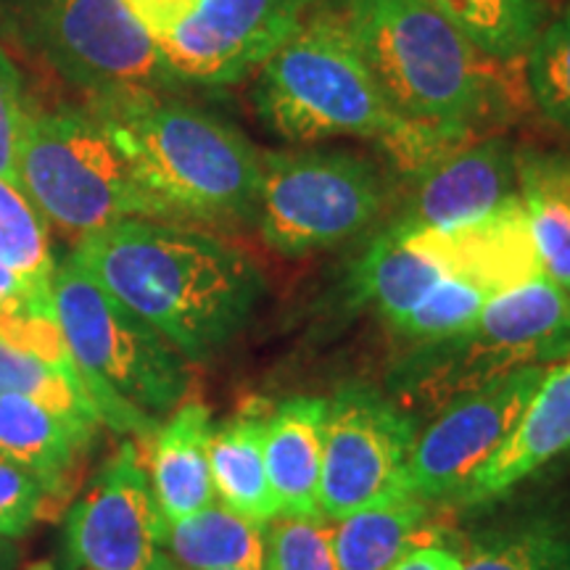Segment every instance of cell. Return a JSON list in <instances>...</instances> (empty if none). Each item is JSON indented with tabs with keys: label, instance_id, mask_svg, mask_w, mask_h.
<instances>
[{
	"label": "cell",
	"instance_id": "5b68a950",
	"mask_svg": "<svg viewBox=\"0 0 570 570\" xmlns=\"http://www.w3.org/2000/svg\"><path fill=\"white\" fill-rule=\"evenodd\" d=\"M53 306L98 420L151 439L190 391V362L104 291L71 256L56 265Z\"/></svg>",
	"mask_w": 570,
	"mask_h": 570
},
{
	"label": "cell",
	"instance_id": "30bf717a",
	"mask_svg": "<svg viewBox=\"0 0 570 570\" xmlns=\"http://www.w3.org/2000/svg\"><path fill=\"white\" fill-rule=\"evenodd\" d=\"M417 423L373 386L338 389L327 399L320 510L325 520L352 515L402 491Z\"/></svg>",
	"mask_w": 570,
	"mask_h": 570
},
{
	"label": "cell",
	"instance_id": "4fadbf2b",
	"mask_svg": "<svg viewBox=\"0 0 570 570\" xmlns=\"http://www.w3.org/2000/svg\"><path fill=\"white\" fill-rule=\"evenodd\" d=\"M164 518L146 462L125 441L67 515V550L82 570H180L161 547Z\"/></svg>",
	"mask_w": 570,
	"mask_h": 570
},
{
	"label": "cell",
	"instance_id": "7c38bea8",
	"mask_svg": "<svg viewBox=\"0 0 570 570\" xmlns=\"http://www.w3.org/2000/svg\"><path fill=\"white\" fill-rule=\"evenodd\" d=\"M317 0H196L156 42L180 88H233L262 69Z\"/></svg>",
	"mask_w": 570,
	"mask_h": 570
},
{
	"label": "cell",
	"instance_id": "4dcf8cb0",
	"mask_svg": "<svg viewBox=\"0 0 570 570\" xmlns=\"http://www.w3.org/2000/svg\"><path fill=\"white\" fill-rule=\"evenodd\" d=\"M262 570H338L327 520L288 515L269 520Z\"/></svg>",
	"mask_w": 570,
	"mask_h": 570
},
{
	"label": "cell",
	"instance_id": "44dd1931",
	"mask_svg": "<svg viewBox=\"0 0 570 570\" xmlns=\"http://www.w3.org/2000/svg\"><path fill=\"white\" fill-rule=\"evenodd\" d=\"M265 420L262 404H248L214 428L209 444L214 494L225 508L256 523L281 515L265 462Z\"/></svg>",
	"mask_w": 570,
	"mask_h": 570
},
{
	"label": "cell",
	"instance_id": "836d02e7",
	"mask_svg": "<svg viewBox=\"0 0 570 570\" xmlns=\"http://www.w3.org/2000/svg\"><path fill=\"white\" fill-rule=\"evenodd\" d=\"M132 17L146 27V32L154 40H159L164 32H169L185 13L196 6V0H125Z\"/></svg>",
	"mask_w": 570,
	"mask_h": 570
},
{
	"label": "cell",
	"instance_id": "83f0119b",
	"mask_svg": "<svg viewBox=\"0 0 570 570\" xmlns=\"http://www.w3.org/2000/svg\"><path fill=\"white\" fill-rule=\"evenodd\" d=\"M0 394L24 396L61 415L101 423L77 367H59L6 341H0Z\"/></svg>",
	"mask_w": 570,
	"mask_h": 570
},
{
	"label": "cell",
	"instance_id": "1f68e13d",
	"mask_svg": "<svg viewBox=\"0 0 570 570\" xmlns=\"http://www.w3.org/2000/svg\"><path fill=\"white\" fill-rule=\"evenodd\" d=\"M51 510L46 491L17 462L0 454V537L21 539Z\"/></svg>",
	"mask_w": 570,
	"mask_h": 570
},
{
	"label": "cell",
	"instance_id": "f546056e",
	"mask_svg": "<svg viewBox=\"0 0 570 570\" xmlns=\"http://www.w3.org/2000/svg\"><path fill=\"white\" fill-rule=\"evenodd\" d=\"M494 296L487 285L470 281L465 275L449 273L436 288L420 302L407 317L394 327V333L410 346L431 344L465 327L479 317L483 304Z\"/></svg>",
	"mask_w": 570,
	"mask_h": 570
},
{
	"label": "cell",
	"instance_id": "7a4b0ae2",
	"mask_svg": "<svg viewBox=\"0 0 570 570\" xmlns=\"http://www.w3.org/2000/svg\"><path fill=\"white\" fill-rule=\"evenodd\" d=\"M254 77L256 117L291 146L375 140L410 175L449 151L391 109L344 0H317Z\"/></svg>",
	"mask_w": 570,
	"mask_h": 570
},
{
	"label": "cell",
	"instance_id": "d4e9b609",
	"mask_svg": "<svg viewBox=\"0 0 570 570\" xmlns=\"http://www.w3.org/2000/svg\"><path fill=\"white\" fill-rule=\"evenodd\" d=\"M502 67L523 61L547 24L544 0H423Z\"/></svg>",
	"mask_w": 570,
	"mask_h": 570
},
{
	"label": "cell",
	"instance_id": "603a6c76",
	"mask_svg": "<svg viewBox=\"0 0 570 570\" xmlns=\"http://www.w3.org/2000/svg\"><path fill=\"white\" fill-rule=\"evenodd\" d=\"M431 502L407 491H396L352 515L336 520L331 529L338 570H389L404 554L425 544V523Z\"/></svg>",
	"mask_w": 570,
	"mask_h": 570
},
{
	"label": "cell",
	"instance_id": "d590c367",
	"mask_svg": "<svg viewBox=\"0 0 570 570\" xmlns=\"http://www.w3.org/2000/svg\"><path fill=\"white\" fill-rule=\"evenodd\" d=\"M462 554L441 541H425L415 550L404 554L394 568L389 570H460Z\"/></svg>",
	"mask_w": 570,
	"mask_h": 570
},
{
	"label": "cell",
	"instance_id": "d6a6232c",
	"mask_svg": "<svg viewBox=\"0 0 570 570\" xmlns=\"http://www.w3.org/2000/svg\"><path fill=\"white\" fill-rule=\"evenodd\" d=\"M27 106L21 96V77L9 56L0 48V177L19 183L17 151Z\"/></svg>",
	"mask_w": 570,
	"mask_h": 570
},
{
	"label": "cell",
	"instance_id": "ba28073f",
	"mask_svg": "<svg viewBox=\"0 0 570 570\" xmlns=\"http://www.w3.org/2000/svg\"><path fill=\"white\" fill-rule=\"evenodd\" d=\"M0 30L88 101L183 90L125 0H0Z\"/></svg>",
	"mask_w": 570,
	"mask_h": 570
},
{
	"label": "cell",
	"instance_id": "3957f363",
	"mask_svg": "<svg viewBox=\"0 0 570 570\" xmlns=\"http://www.w3.org/2000/svg\"><path fill=\"white\" fill-rule=\"evenodd\" d=\"M88 111L175 223H254L262 151L238 127L159 90L92 98Z\"/></svg>",
	"mask_w": 570,
	"mask_h": 570
},
{
	"label": "cell",
	"instance_id": "d6986e66",
	"mask_svg": "<svg viewBox=\"0 0 570 570\" xmlns=\"http://www.w3.org/2000/svg\"><path fill=\"white\" fill-rule=\"evenodd\" d=\"M446 275L444 259L420 235L389 223L354 265L352 296L394 331Z\"/></svg>",
	"mask_w": 570,
	"mask_h": 570
},
{
	"label": "cell",
	"instance_id": "9a60e30c",
	"mask_svg": "<svg viewBox=\"0 0 570 570\" xmlns=\"http://www.w3.org/2000/svg\"><path fill=\"white\" fill-rule=\"evenodd\" d=\"M570 449V356L547 370L537 394L520 412L497 454L452 499L460 508H481L508 497L525 479Z\"/></svg>",
	"mask_w": 570,
	"mask_h": 570
},
{
	"label": "cell",
	"instance_id": "2e32d148",
	"mask_svg": "<svg viewBox=\"0 0 570 570\" xmlns=\"http://www.w3.org/2000/svg\"><path fill=\"white\" fill-rule=\"evenodd\" d=\"M96 420L61 415L17 394H0V454L24 468L51 508L69 499L98 436Z\"/></svg>",
	"mask_w": 570,
	"mask_h": 570
},
{
	"label": "cell",
	"instance_id": "8d00e7d4",
	"mask_svg": "<svg viewBox=\"0 0 570 570\" xmlns=\"http://www.w3.org/2000/svg\"><path fill=\"white\" fill-rule=\"evenodd\" d=\"M19 566V550L13 539L0 537V570H17Z\"/></svg>",
	"mask_w": 570,
	"mask_h": 570
},
{
	"label": "cell",
	"instance_id": "52a82bcc",
	"mask_svg": "<svg viewBox=\"0 0 570 570\" xmlns=\"http://www.w3.org/2000/svg\"><path fill=\"white\" fill-rule=\"evenodd\" d=\"M17 175L48 225L75 240L119 219H173L88 109L27 111Z\"/></svg>",
	"mask_w": 570,
	"mask_h": 570
},
{
	"label": "cell",
	"instance_id": "ffe728a7",
	"mask_svg": "<svg viewBox=\"0 0 570 570\" xmlns=\"http://www.w3.org/2000/svg\"><path fill=\"white\" fill-rule=\"evenodd\" d=\"M212 415L202 402H185L156 428L148 454V481L164 523L183 520L214 502L209 465Z\"/></svg>",
	"mask_w": 570,
	"mask_h": 570
},
{
	"label": "cell",
	"instance_id": "e575fe53",
	"mask_svg": "<svg viewBox=\"0 0 570 570\" xmlns=\"http://www.w3.org/2000/svg\"><path fill=\"white\" fill-rule=\"evenodd\" d=\"M21 309H56L53 294H40L17 273L0 265V315Z\"/></svg>",
	"mask_w": 570,
	"mask_h": 570
},
{
	"label": "cell",
	"instance_id": "484cf974",
	"mask_svg": "<svg viewBox=\"0 0 570 570\" xmlns=\"http://www.w3.org/2000/svg\"><path fill=\"white\" fill-rule=\"evenodd\" d=\"M460 570H570V529L554 518H529L489 533Z\"/></svg>",
	"mask_w": 570,
	"mask_h": 570
},
{
	"label": "cell",
	"instance_id": "8fae6325",
	"mask_svg": "<svg viewBox=\"0 0 570 570\" xmlns=\"http://www.w3.org/2000/svg\"><path fill=\"white\" fill-rule=\"evenodd\" d=\"M547 370L539 365L512 370L433 412L425 431H417L402 491L431 504L458 497L510 436Z\"/></svg>",
	"mask_w": 570,
	"mask_h": 570
},
{
	"label": "cell",
	"instance_id": "277c9868",
	"mask_svg": "<svg viewBox=\"0 0 570 570\" xmlns=\"http://www.w3.org/2000/svg\"><path fill=\"white\" fill-rule=\"evenodd\" d=\"M391 109L446 148L491 135L508 114L502 63L423 0H344Z\"/></svg>",
	"mask_w": 570,
	"mask_h": 570
},
{
	"label": "cell",
	"instance_id": "e0dca14e",
	"mask_svg": "<svg viewBox=\"0 0 570 570\" xmlns=\"http://www.w3.org/2000/svg\"><path fill=\"white\" fill-rule=\"evenodd\" d=\"M410 233L420 235L444 259L449 273L465 275L470 281L487 285L491 294L544 277L520 194L502 209L479 223L460 227V230Z\"/></svg>",
	"mask_w": 570,
	"mask_h": 570
},
{
	"label": "cell",
	"instance_id": "6da1fadb",
	"mask_svg": "<svg viewBox=\"0 0 570 570\" xmlns=\"http://www.w3.org/2000/svg\"><path fill=\"white\" fill-rule=\"evenodd\" d=\"M69 256L188 362L230 346L267 291L244 248L175 219H119L75 240Z\"/></svg>",
	"mask_w": 570,
	"mask_h": 570
},
{
	"label": "cell",
	"instance_id": "4316f807",
	"mask_svg": "<svg viewBox=\"0 0 570 570\" xmlns=\"http://www.w3.org/2000/svg\"><path fill=\"white\" fill-rule=\"evenodd\" d=\"M48 227V219L21 190V185L0 177V265L17 273L40 294H53L56 275Z\"/></svg>",
	"mask_w": 570,
	"mask_h": 570
},
{
	"label": "cell",
	"instance_id": "cb8c5ba5",
	"mask_svg": "<svg viewBox=\"0 0 570 570\" xmlns=\"http://www.w3.org/2000/svg\"><path fill=\"white\" fill-rule=\"evenodd\" d=\"M161 547L180 570H262L267 523H256L214 499L194 515L161 525Z\"/></svg>",
	"mask_w": 570,
	"mask_h": 570
},
{
	"label": "cell",
	"instance_id": "74e56055",
	"mask_svg": "<svg viewBox=\"0 0 570 570\" xmlns=\"http://www.w3.org/2000/svg\"><path fill=\"white\" fill-rule=\"evenodd\" d=\"M32 570H51V568H48V566H35Z\"/></svg>",
	"mask_w": 570,
	"mask_h": 570
},
{
	"label": "cell",
	"instance_id": "ac0fdd59",
	"mask_svg": "<svg viewBox=\"0 0 570 570\" xmlns=\"http://www.w3.org/2000/svg\"><path fill=\"white\" fill-rule=\"evenodd\" d=\"M325 412L327 399L320 396H291L267 412L265 462L281 515L323 518L320 473Z\"/></svg>",
	"mask_w": 570,
	"mask_h": 570
},
{
	"label": "cell",
	"instance_id": "9c48e42d",
	"mask_svg": "<svg viewBox=\"0 0 570 570\" xmlns=\"http://www.w3.org/2000/svg\"><path fill=\"white\" fill-rule=\"evenodd\" d=\"M386 202L377 164L346 148L262 151L254 225L275 254L298 259L362 235L381 219Z\"/></svg>",
	"mask_w": 570,
	"mask_h": 570
},
{
	"label": "cell",
	"instance_id": "5bb4252c",
	"mask_svg": "<svg viewBox=\"0 0 570 570\" xmlns=\"http://www.w3.org/2000/svg\"><path fill=\"white\" fill-rule=\"evenodd\" d=\"M412 177L415 185L391 223L417 233L460 230L518 198V146L508 135H481Z\"/></svg>",
	"mask_w": 570,
	"mask_h": 570
},
{
	"label": "cell",
	"instance_id": "7402d4cb",
	"mask_svg": "<svg viewBox=\"0 0 570 570\" xmlns=\"http://www.w3.org/2000/svg\"><path fill=\"white\" fill-rule=\"evenodd\" d=\"M518 194L544 277L570 294V154L518 148Z\"/></svg>",
	"mask_w": 570,
	"mask_h": 570
},
{
	"label": "cell",
	"instance_id": "f1b7e54d",
	"mask_svg": "<svg viewBox=\"0 0 570 570\" xmlns=\"http://www.w3.org/2000/svg\"><path fill=\"white\" fill-rule=\"evenodd\" d=\"M523 61L533 106L547 122L570 135V3L541 27Z\"/></svg>",
	"mask_w": 570,
	"mask_h": 570
},
{
	"label": "cell",
	"instance_id": "8992f818",
	"mask_svg": "<svg viewBox=\"0 0 570 570\" xmlns=\"http://www.w3.org/2000/svg\"><path fill=\"white\" fill-rule=\"evenodd\" d=\"M570 356V294L537 277L489 296L465 331L410 346L391 370L389 386L404 412H439L520 367H552Z\"/></svg>",
	"mask_w": 570,
	"mask_h": 570
}]
</instances>
